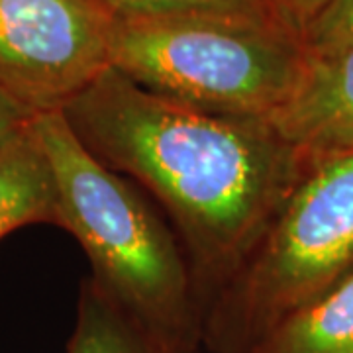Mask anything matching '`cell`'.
Returning <instances> with one entry per match:
<instances>
[{"instance_id":"6da1fadb","label":"cell","mask_w":353,"mask_h":353,"mask_svg":"<svg viewBox=\"0 0 353 353\" xmlns=\"http://www.w3.org/2000/svg\"><path fill=\"white\" fill-rule=\"evenodd\" d=\"M61 114L99 163L167 212L189 257L204 312L308 165L271 122L176 104L112 67Z\"/></svg>"},{"instance_id":"7a4b0ae2","label":"cell","mask_w":353,"mask_h":353,"mask_svg":"<svg viewBox=\"0 0 353 353\" xmlns=\"http://www.w3.org/2000/svg\"><path fill=\"white\" fill-rule=\"evenodd\" d=\"M50 165L55 224L75 236L92 283L161 353H199L204 306L187 252L148 194L99 163L61 110L30 124Z\"/></svg>"},{"instance_id":"3957f363","label":"cell","mask_w":353,"mask_h":353,"mask_svg":"<svg viewBox=\"0 0 353 353\" xmlns=\"http://www.w3.org/2000/svg\"><path fill=\"white\" fill-rule=\"evenodd\" d=\"M304 36L275 14L192 12L114 20L110 67L157 97L201 112L267 120L306 63Z\"/></svg>"},{"instance_id":"277c9868","label":"cell","mask_w":353,"mask_h":353,"mask_svg":"<svg viewBox=\"0 0 353 353\" xmlns=\"http://www.w3.org/2000/svg\"><path fill=\"white\" fill-rule=\"evenodd\" d=\"M353 275V152L308 165L240 269L210 299L202 347L248 353L281 320Z\"/></svg>"},{"instance_id":"5b68a950","label":"cell","mask_w":353,"mask_h":353,"mask_svg":"<svg viewBox=\"0 0 353 353\" xmlns=\"http://www.w3.org/2000/svg\"><path fill=\"white\" fill-rule=\"evenodd\" d=\"M112 26L101 0H0V90L61 110L110 67Z\"/></svg>"},{"instance_id":"8992f818","label":"cell","mask_w":353,"mask_h":353,"mask_svg":"<svg viewBox=\"0 0 353 353\" xmlns=\"http://www.w3.org/2000/svg\"><path fill=\"white\" fill-rule=\"evenodd\" d=\"M306 50L303 77L271 124L310 159L353 152V41Z\"/></svg>"},{"instance_id":"52a82bcc","label":"cell","mask_w":353,"mask_h":353,"mask_svg":"<svg viewBox=\"0 0 353 353\" xmlns=\"http://www.w3.org/2000/svg\"><path fill=\"white\" fill-rule=\"evenodd\" d=\"M248 353H353V275L281 320Z\"/></svg>"},{"instance_id":"ba28073f","label":"cell","mask_w":353,"mask_h":353,"mask_svg":"<svg viewBox=\"0 0 353 353\" xmlns=\"http://www.w3.org/2000/svg\"><path fill=\"white\" fill-rule=\"evenodd\" d=\"M34 222L55 224V187L48 159L28 128L0 150V238Z\"/></svg>"},{"instance_id":"9c48e42d","label":"cell","mask_w":353,"mask_h":353,"mask_svg":"<svg viewBox=\"0 0 353 353\" xmlns=\"http://www.w3.org/2000/svg\"><path fill=\"white\" fill-rule=\"evenodd\" d=\"M67 353H161L90 279L83 285Z\"/></svg>"},{"instance_id":"30bf717a","label":"cell","mask_w":353,"mask_h":353,"mask_svg":"<svg viewBox=\"0 0 353 353\" xmlns=\"http://www.w3.org/2000/svg\"><path fill=\"white\" fill-rule=\"evenodd\" d=\"M101 4L112 14L114 20H138L192 12H271L265 0H101Z\"/></svg>"},{"instance_id":"8fae6325","label":"cell","mask_w":353,"mask_h":353,"mask_svg":"<svg viewBox=\"0 0 353 353\" xmlns=\"http://www.w3.org/2000/svg\"><path fill=\"white\" fill-rule=\"evenodd\" d=\"M353 41V0H334L304 34L306 48Z\"/></svg>"},{"instance_id":"7c38bea8","label":"cell","mask_w":353,"mask_h":353,"mask_svg":"<svg viewBox=\"0 0 353 353\" xmlns=\"http://www.w3.org/2000/svg\"><path fill=\"white\" fill-rule=\"evenodd\" d=\"M332 2L334 0H265L271 12L303 36Z\"/></svg>"},{"instance_id":"4fadbf2b","label":"cell","mask_w":353,"mask_h":353,"mask_svg":"<svg viewBox=\"0 0 353 353\" xmlns=\"http://www.w3.org/2000/svg\"><path fill=\"white\" fill-rule=\"evenodd\" d=\"M36 114L30 106L0 90V150L22 138Z\"/></svg>"}]
</instances>
